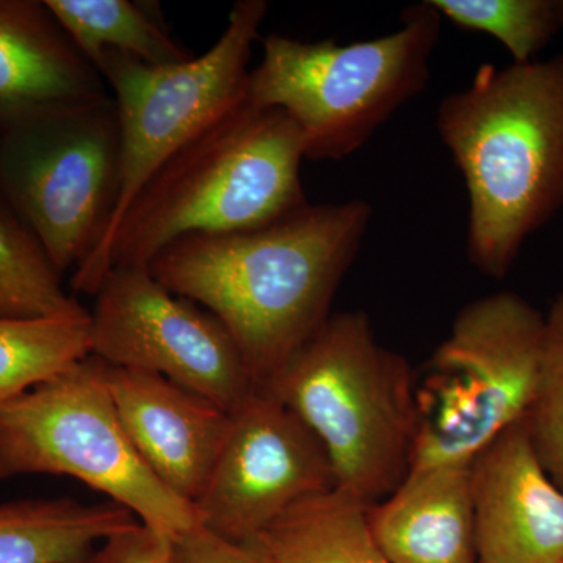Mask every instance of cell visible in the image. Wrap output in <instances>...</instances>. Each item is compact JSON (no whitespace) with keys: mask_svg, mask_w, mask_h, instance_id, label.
Returning <instances> with one entry per match:
<instances>
[{"mask_svg":"<svg viewBox=\"0 0 563 563\" xmlns=\"http://www.w3.org/2000/svg\"><path fill=\"white\" fill-rule=\"evenodd\" d=\"M372 218L362 199L309 202L261 228L185 236L147 269L222 322L263 387L331 318Z\"/></svg>","mask_w":563,"mask_h":563,"instance_id":"cell-1","label":"cell"},{"mask_svg":"<svg viewBox=\"0 0 563 563\" xmlns=\"http://www.w3.org/2000/svg\"><path fill=\"white\" fill-rule=\"evenodd\" d=\"M435 125L468 191L470 262L503 279L563 203V54L507 68L485 63L442 99Z\"/></svg>","mask_w":563,"mask_h":563,"instance_id":"cell-2","label":"cell"},{"mask_svg":"<svg viewBox=\"0 0 563 563\" xmlns=\"http://www.w3.org/2000/svg\"><path fill=\"white\" fill-rule=\"evenodd\" d=\"M301 132L285 111L235 103L172 155L141 188L99 261L73 274L96 296L120 266H147L191 235L261 228L309 203Z\"/></svg>","mask_w":563,"mask_h":563,"instance_id":"cell-3","label":"cell"},{"mask_svg":"<svg viewBox=\"0 0 563 563\" xmlns=\"http://www.w3.org/2000/svg\"><path fill=\"white\" fill-rule=\"evenodd\" d=\"M413 372L365 312L333 313L269 383L328 451L336 488L374 506L409 474L421 424Z\"/></svg>","mask_w":563,"mask_h":563,"instance_id":"cell-4","label":"cell"},{"mask_svg":"<svg viewBox=\"0 0 563 563\" xmlns=\"http://www.w3.org/2000/svg\"><path fill=\"white\" fill-rule=\"evenodd\" d=\"M442 22L424 0L402 11L398 31L376 40L307 43L272 33L250 73L246 101L285 111L309 161H343L426 90Z\"/></svg>","mask_w":563,"mask_h":563,"instance_id":"cell-5","label":"cell"},{"mask_svg":"<svg viewBox=\"0 0 563 563\" xmlns=\"http://www.w3.org/2000/svg\"><path fill=\"white\" fill-rule=\"evenodd\" d=\"M106 372L107 363L90 354L0 402V481L25 474L76 477L174 542L199 528L198 514L136 453Z\"/></svg>","mask_w":563,"mask_h":563,"instance_id":"cell-6","label":"cell"},{"mask_svg":"<svg viewBox=\"0 0 563 563\" xmlns=\"http://www.w3.org/2000/svg\"><path fill=\"white\" fill-rule=\"evenodd\" d=\"M120 195V117L111 96L0 128V199L58 273L76 272L102 246Z\"/></svg>","mask_w":563,"mask_h":563,"instance_id":"cell-7","label":"cell"},{"mask_svg":"<svg viewBox=\"0 0 563 563\" xmlns=\"http://www.w3.org/2000/svg\"><path fill=\"white\" fill-rule=\"evenodd\" d=\"M544 322L510 291L463 307L431 358L426 399L435 409L421 417L409 472L472 463L525 420L539 385Z\"/></svg>","mask_w":563,"mask_h":563,"instance_id":"cell-8","label":"cell"},{"mask_svg":"<svg viewBox=\"0 0 563 563\" xmlns=\"http://www.w3.org/2000/svg\"><path fill=\"white\" fill-rule=\"evenodd\" d=\"M266 13V0H240L213 47L179 65H144L114 52L92 63L110 85L120 117L121 195L102 246L74 273L99 261L125 210L163 163L246 99L247 65Z\"/></svg>","mask_w":563,"mask_h":563,"instance_id":"cell-9","label":"cell"},{"mask_svg":"<svg viewBox=\"0 0 563 563\" xmlns=\"http://www.w3.org/2000/svg\"><path fill=\"white\" fill-rule=\"evenodd\" d=\"M95 298L91 354L109 365L158 374L231 415L257 388L222 322L147 266L111 269Z\"/></svg>","mask_w":563,"mask_h":563,"instance_id":"cell-10","label":"cell"},{"mask_svg":"<svg viewBox=\"0 0 563 563\" xmlns=\"http://www.w3.org/2000/svg\"><path fill=\"white\" fill-rule=\"evenodd\" d=\"M335 487L331 459L318 437L257 387L232 413L231 431L195 509L206 531L254 542L296 503Z\"/></svg>","mask_w":563,"mask_h":563,"instance_id":"cell-11","label":"cell"},{"mask_svg":"<svg viewBox=\"0 0 563 563\" xmlns=\"http://www.w3.org/2000/svg\"><path fill=\"white\" fill-rule=\"evenodd\" d=\"M472 495L477 563H563V490L526 418L473 459Z\"/></svg>","mask_w":563,"mask_h":563,"instance_id":"cell-12","label":"cell"},{"mask_svg":"<svg viewBox=\"0 0 563 563\" xmlns=\"http://www.w3.org/2000/svg\"><path fill=\"white\" fill-rule=\"evenodd\" d=\"M106 376L136 453L169 490L195 506L231 431L232 415L158 374L107 363Z\"/></svg>","mask_w":563,"mask_h":563,"instance_id":"cell-13","label":"cell"},{"mask_svg":"<svg viewBox=\"0 0 563 563\" xmlns=\"http://www.w3.org/2000/svg\"><path fill=\"white\" fill-rule=\"evenodd\" d=\"M109 98L101 74L44 0H0V128L36 111Z\"/></svg>","mask_w":563,"mask_h":563,"instance_id":"cell-14","label":"cell"},{"mask_svg":"<svg viewBox=\"0 0 563 563\" xmlns=\"http://www.w3.org/2000/svg\"><path fill=\"white\" fill-rule=\"evenodd\" d=\"M368 523L391 563H477L472 463L409 472Z\"/></svg>","mask_w":563,"mask_h":563,"instance_id":"cell-15","label":"cell"},{"mask_svg":"<svg viewBox=\"0 0 563 563\" xmlns=\"http://www.w3.org/2000/svg\"><path fill=\"white\" fill-rule=\"evenodd\" d=\"M136 523L135 515L110 499L0 503V563H87L103 540Z\"/></svg>","mask_w":563,"mask_h":563,"instance_id":"cell-16","label":"cell"},{"mask_svg":"<svg viewBox=\"0 0 563 563\" xmlns=\"http://www.w3.org/2000/svg\"><path fill=\"white\" fill-rule=\"evenodd\" d=\"M369 507L335 487L296 503L257 540L274 563H391L369 529Z\"/></svg>","mask_w":563,"mask_h":563,"instance_id":"cell-17","label":"cell"},{"mask_svg":"<svg viewBox=\"0 0 563 563\" xmlns=\"http://www.w3.org/2000/svg\"><path fill=\"white\" fill-rule=\"evenodd\" d=\"M88 62L106 52L150 66H172L195 57L173 38L157 7L132 0H44ZM95 68V66H92Z\"/></svg>","mask_w":563,"mask_h":563,"instance_id":"cell-18","label":"cell"},{"mask_svg":"<svg viewBox=\"0 0 563 563\" xmlns=\"http://www.w3.org/2000/svg\"><path fill=\"white\" fill-rule=\"evenodd\" d=\"M90 354V312L35 320L0 318V402Z\"/></svg>","mask_w":563,"mask_h":563,"instance_id":"cell-19","label":"cell"},{"mask_svg":"<svg viewBox=\"0 0 563 563\" xmlns=\"http://www.w3.org/2000/svg\"><path fill=\"white\" fill-rule=\"evenodd\" d=\"M88 312L32 232L0 202V318L35 320Z\"/></svg>","mask_w":563,"mask_h":563,"instance_id":"cell-20","label":"cell"},{"mask_svg":"<svg viewBox=\"0 0 563 563\" xmlns=\"http://www.w3.org/2000/svg\"><path fill=\"white\" fill-rule=\"evenodd\" d=\"M457 27L487 33L506 46L514 63L532 62L563 25L561 0H428Z\"/></svg>","mask_w":563,"mask_h":563,"instance_id":"cell-21","label":"cell"},{"mask_svg":"<svg viewBox=\"0 0 563 563\" xmlns=\"http://www.w3.org/2000/svg\"><path fill=\"white\" fill-rule=\"evenodd\" d=\"M544 321L542 368L526 424L544 472L563 490V292Z\"/></svg>","mask_w":563,"mask_h":563,"instance_id":"cell-22","label":"cell"},{"mask_svg":"<svg viewBox=\"0 0 563 563\" xmlns=\"http://www.w3.org/2000/svg\"><path fill=\"white\" fill-rule=\"evenodd\" d=\"M176 563H274L272 555L258 540L232 542L206 529H192L174 540Z\"/></svg>","mask_w":563,"mask_h":563,"instance_id":"cell-23","label":"cell"},{"mask_svg":"<svg viewBox=\"0 0 563 563\" xmlns=\"http://www.w3.org/2000/svg\"><path fill=\"white\" fill-rule=\"evenodd\" d=\"M87 563H176L168 537L136 523L103 540Z\"/></svg>","mask_w":563,"mask_h":563,"instance_id":"cell-24","label":"cell"}]
</instances>
